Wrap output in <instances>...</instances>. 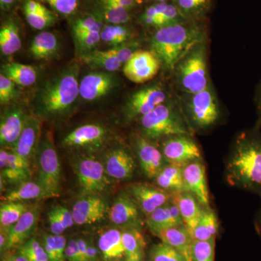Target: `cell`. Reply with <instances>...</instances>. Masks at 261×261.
<instances>
[{"instance_id":"cell-1","label":"cell","mask_w":261,"mask_h":261,"mask_svg":"<svg viewBox=\"0 0 261 261\" xmlns=\"http://www.w3.org/2000/svg\"><path fill=\"white\" fill-rule=\"evenodd\" d=\"M261 121L235 136L225 160V178L235 188L261 196Z\"/></svg>"},{"instance_id":"cell-2","label":"cell","mask_w":261,"mask_h":261,"mask_svg":"<svg viewBox=\"0 0 261 261\" xmlns=\"http://www.w3.org/2000/svg\"><path fill=\"white\" fill-rule=\"evenodd\" d=\"M208 39L207 21L187 20L154 29L149 38V50L159 58L161 70L168 75L196 43Z\"/></svg>"},{"instance_id":"cell-3","label":"cell","mask_w":261,"mask_h":261,"mask_svg":"<svg viewBox=\"0 0 261 261\" xmlns=\"http://www.w3.org/2000/svg\"><path fill=\"white\" fill-rule=\"evenodd\" d=\"M80 68L70 65L39 89L36 106L42 116L57 117L68 112L80 96L78 76Z\"/></svg>"},{"instance_id":"cell-4","label":"cell","mask_w":261,"mask_h":261,"mask_svg":"<svg viewBox=\"0 0 261 261\" xmlns=\"http://www.w3.org/2000/svg\"><path fill=\"white\" fill-rule=\"evenodd\" d=\"M177 94L182 112L194 135H205L224 123L226 111L214 84L197 93Z\"/></svg>"},{"instance_id":"cell-5","label":"cell","mask_w":261,"mask_h":261,"mask_svg":"<svg viewBox=\"0 0 261 261\" xmlns=\"http://www.w3.org/2000/svg\"><path fill=\"white\" fill-rule=\"evenodd\" d=\"M207 40L194 44L173 68L170 76L176 93H197L213 84L209 71Z\"/></svg>"},{"instance_id":"cell-6","label":"cell","mask_w":261,"mask_h":261,"mask_svg":"<svg viewBox=\"0 0 261 261\" xmlns=\"http://www.w3.org/2000/svg\"><path fill=\"white\" fill-rule=\"evenodd\" d=\"M138 123L140 134L156 143L170 136L194 135L182 112L176 92L166 102L142 117Z\"/></svg>"},{"instance_id":"cell-7","label":"cell","mask_w":261,"mask_h":261,"mask_svg":"<svg viewBox=\"0 0 261 261\" xmlns=\"http://www.w3.org/2000/svg\"><path fill=\"white\" fill-rule=\"evenodd\" d=\"M176 93L172 84L155 80L130 92L123 103V118L127 123L138 121Z\"/></svg>"},{"instance_id":"cell-8","label":"cell","mask_w":261,"mask_h":261,"mask_svg":"<svg viewBox=\"0 0 261 261\" xmlns=\"http://www.w3.org/2000/svg\"><path fill=\"white\" fill-rule=\"evenodd\" d=\"M37 154L39 170L37 181L51 197H59L61 190V164L51 132H47L42 137Z\"/></svg>"},{"instance_id":"cell-9","label":"cell","mask_w":261,"mask_h":261,"mask_svg":"<svg viewBox=\"0 0 261 261\" xmlns=\"http://www.w3.org/2000/svg\"><path fill=\"white\" fill-rule=\"evenodd\" d=\"M158 143L168 163L184 167L188 163L202 160V151L194 135L170 136Z\"/></svg>"},{"instance_id":"cell-10","label":"cell","mask_w":261,"mask_h":261,"mask_svg":"<svg viewBox=\"0 0 261 261\" xmlns=\"http://www.w3.org/2000/svg\"><path fill=\"white\" fill-rule=\"evenodd\" d=\"M73 169L84 195L98 194L111 185L104 165L90 158H81L73 162Z\"/></svg>"},{"instance_id":"cell-11","label":"cell","mask_w":261,"mask_h":261,"mask_svg":"<svg viewBox=\"0 0 261 261\" xmlns=\"http://www.w3.org/2000/svg\"><path fill=\"white\" fill-rule=\"evenodd\" d=\"M161 70L159 58L149 49H139L123 66L125 76L133 83L138 84L153 80Z\"/></svg>"},{"instance_id":"cell-12","label":"cell","mask_w":261,"mask_h":261,"mask_svg":"<svg viewBox=\"0 0 261 261\" xmlns=\"http://www.w3.org/2000/svg\"><path fill=\"white\" fill-rule=\"evenodd\" d=\"M155 143L141 134L134 137L133 144L141 169L149 179H154L168 163Z\"/></svg>"},{"instance_id":"cell-13","label":"cell","mask_w":261,"mask_h":261,"mask_svg":"<svg viewBox=\"0 0 261 261\" xmlns=\"http://www.w3.org/2000/svg\"><path fill=\"white\" fill-rule=\"evenodd\" d=\"M139 23L145 28L157 29L187 21L173 2L154 3L147 6L140 15Z\"/></svg>"},{"instance_id":"cell-14","label":"cell","mask_w":261,"mask_h":261,"mask_svg":"<svg viewBox=\"0 0 261 261\" xmlns=\"http://www.w3.org/2000/svg\"><path fill=\"white\" fill-rule=\"evenodd\" d=\"M182 173L186 191L195 196L202 207H211L206 168L202 160L193 161L184 166Z\"/></svg>"},{"instance_id":"cell-15","label":"cell","mask_w":261,"mask_h":261,"mask_svg":"<svg viewBox=\"0 0 261 261\" xmlns=\"http://www.w3.org/2000/svg\"><path fill=\"white\" fill-rule=\"evenodd\" d=\"M107 202L97 194L84 195L75 202L72 210L75 224L89 225L100 222L109 213Z\"/></svg>"},{"instance_id":"cell-16","label":"cell","mask_w":261,"mask_h":261,"mask_svg":"<svg viewBox=\"0 0 261 261\" xmlns=\"http://www.w3.org/2000/svg\"><path fill=\"white\" fill-rule=\"evenodd\" d=\"M119 84L118 78L112 73L96 71L84 76L80 83V97L92 102L109 94Z\"/></svg>"},{"instance_id":"cell-17","label":"cell","mask_w":261,"mask_h":261,"mask_svg":"<svg viewBox=\"0 0 261 261\" xmlns=\"http://www.w3.org/2000/svg\"><path fill=\"white\" fill-rule=\"evenodd\" d=\"M129 195L141 212L147 217L156 209L169 202L171 193L148 184L135 183L129 187Z\"/></svg>"},{"instance_id":"cell-18","label":"cell","mask_w":261,"mask_h":261,"mask_svg":"<svg viewBox=\"0 0 261 261\" xmlns=\"http://www.w3.org/2000/svg\"><path fill=\"white\" fill-rule=\"evenodd\" d=\"M29 115L18 106L13 105L5 110L0 122V144L3 147H12L18 141Z\"/></svg>"},{"instance_id":"cell-19","label":"cell","mask_w":261,"mask_h":261,"mask_svg":"<svg viewBox=\"0 0 261 261\" xmlns=\"http://www.w3.org/2000/svg\"><path fill=\"white\" fill-rule=\"evenodd\" d=\"M42 137V121L39 117L29 115L23 129L16 143L12 147V151L30 163L32 157L37 153Z\"/></svg>"},{"instance_id":"cell-20","label":"cell","mask_w":261,"mask_h":261,"mask_svg":"<svg viewBox=\"0 0 261 261\" xmlns=\"http://www.w3.org/2000/svg\"><path fill=\"white\" fill-rule=\"evenodd\" d=\"M140 207L132 196L122 193L117 197L108 215L111 222L117 226L140 228Z\"/></svg>"},{"instance_id":"cell-21","label":"cell","mask_w":261,"mask_h":261,"mask_svg":"<svg viewBox=\"0 0 261 261\" xmlns=\"http://www.w3.org/2000/svg\"><path fill=\"white\" fill-rule=\"evenodd\" d=\"M40 209V205L37 204L31 206L13 226L6 230L8 236V250L18 248L32 238L31 237L37 227Z\"/></svg>"},{"instance_id":"cell-22","label":"cell","mask_w":261,"mask_h":261,"mask_svg":"<svg viewBox=\"0 0 261 261\" xmlns=\"http://www.w3.org/2000/svg\"><path fill=\"white\" fill-rule=\"evenodd\" d=\"M107 136V130L99 124L89 123L75 128L63 140V145L68 147H98Z\"/></svg>"},{"instance_id":"cell-23","label":"cell","mask_w":261,"mask_h":261,"mask_svg":"<svg viewBox=\"0 0 261 261\" xmlns=\"http://www.w3.org/2000/svg\"><path fill=\"white\" fill-rule=\"evenodd\" d=\"M104 166L108 176L118 180L133 177L136 169L133 156L122 147L113 149L106 155Z\"/></svg>"},{"instance_id":"cell-24","label":"cell","mask_w":261,"mask_h":261,"mask_svg":"<svg viewBox=\"0 0 261 261\" xmlns=\"http://www.w3.org/2000/svg\"><path fill=\"white\" fill-rule=\"evenodd\" d=\"M170 200L173 202L180 211L184 225L192 234L198 224L204 208L197 198L188 191L176 192L171 193Z\"/></svg>"},{"instance_id":"cell-25","label":"cell","mask_w":261,"mask_h":261,"mask_svg":"<svg viewBox=\"0 0 261 261\" xmlns=\"http://www.w3.org/2000/svg\"><path fill=\"white\" fill-rule=\"evenodd\" d=\"M146 218L147 226L155 236L163 229L184 225L183 219L177 206L171 200Z\"/></svg>"},{"instance_id":"cell-26","label":"cell","mask_w":261,"mask_h":261,"mask_svg":"<svg viewBox=\"0 0 261 261\" xmlns=\"http://www.w3.org/2000/svg\"><path fill=\"white\" fill-rule=\"evenodd\" d=\"M156 236L177 250L185 260L193 261L194 240L185 225L166 228Z\"/></svg>"},{"instance_id":"cell-27","label":"cell","mask_w":261,"mask_h":261,"mask_svg":"<svg viewBox=\"0 0 261 261\" xmlns=\"http://www.w3.org/2000/svg\"><path fill=\"white\" fill-rule=\"evenodd\" d=\"M23 12L31 27L37 30H44L54 25L56 16L44 5L36 0H25Z\"/></svg>"},{"instance_id":"cell-28","label":"cell","mask_w":261,"mask_h":261,"mask_svg":"<svg viewBox=\"0 0 261 261\" xmlns=\"http://www.w3.org/2000/svg\"><path fill=\"white\" fill-rule=\"evenodd\" d=\"M122 242L126 261H143L146 243L140 228H125L122 231Z\"/></svg>"},{"instance_id":"cell-29","label":"cell","mask_w":261,"mask_h":261,"mask_svg":"<svg viewBox=\"0 0 261 261\" xmlns=\"http://www.w3.org/2000/svg\"><path fill=\"white\" fill-rule=\"evenodd\" d=\"M98 248L106 261L124 257L122 231L118 228H111L103 232L98 240Z\"/></svg>"},{"instance_id":"cell-30","label":"cell","mask_w":261,"mask_h":261,"mask_svg":"<svg viewBox=\"0 0 261 261\" xmlns=\"http://www.w3.org/2000/svg\"><path fill=\"white\" fill-rule=\"evenodd\" d=\"M100 37L101 42L113 47L139 39L138 33L128 24H106L103 25L101 30Z\"/></svg>"},{"instance_id":"cell-31","label":"cell","mask_w":261,"mask_h":261,"mask_svg":"<svg viewBox=\"0 0 261 261\" xmlns=\"http://www.w3.org/2000/svg\"><path fill=\"white\" fill-rule=\"evenodd\" d=\"M45 198H51V196L39 182L27 181L7 193L3 200L5 202H25Z\"/></svg>"},{"instance_id":"cell-32","label":"cell","mask_w":261,"mask_h":261,"mask_svg":"<svg viewBox=\"0 0 261 261\" xmlns=\"http://www.w3.org/2000/svg\"><path fill=\"white\" fill-rule=\"evenodd\" d=\"M182 168L176 165L167 163L154 178L156 186L169 193L186 191Z\"/></svg>"},{"instance_id":"cell-33","label":"cell","mask_w":261,"mask_h":261,"mask_svg":"<svg viewBox=\"0 0 261 261\" xmlns=\"http://www.w3.org/2000/svg\"><path fill=\"white\" fill-rule=\"evenodd\" d=\"M58 49L59 42L56 34L42 32L34 38L29 51L35 59L46 60L56 56Z\"/></svg>"},{"instance_id":"cell-34","label":"cell","mask_w":261,"mask_h":261,"mask_svg":"<svg viewBox=\"0 0 261 261\" xmlns=\"http://www.w3.org/2000/svg\"><path fill=\"white\" fill-rule=\"evenodd\" d=\"M1 74L21 87L32 86L37 80V70L34 66L15 62L2 65Z\"/></svg>"},{"instance_id":"cell-35","label":"cell","mask_w":261,"mask_h":261,"mask_svg":"<svg viewBox=\"0 0 261 261\" xmlns=\"http://www.w3.org/2000/svg\"><path fill=\"white\" fill-rule=\"evenodd\" d=\"M173 3L185 18L193 21H207L213 8V0H173Z\"/></svg>"},{"instance_id":"cell-36","label":"cell","mask_w":261,"mask_h":261,"mask_svg":"<svg viewBox=\"0 0 261 261\" xmlns=\"http://www.w3.org/2000/svg\"><path fill=\"white\" fill-rule=\"evenodd\" d=\"M99 15L108 24L124 25L132 20L130 10L122 6L117 0H96Z\"/></svg>"},{"instance_id":"cell-37","label":"cell","mask_w":261,"mask_h":261,"mask_svg":"<svg viewBox=\"0 0 261 261\" xmlns=\"http://www.w3.org/2000/svg\"><path fill=\"white\" fill-rule=\"evenodd\" d=\"M22 40L18 25L14 20H8L0 29V50L5 56H10L20 50Z\"/></svg>"},{"instance_id":"cell-38","label":"cell","mask_w":261,"mask_h":261,"mask_svg":"<svg viewBox=\"0 0 261 261\" xmlns=\"http://www.w3.org/2000/svg\"><path fill=\"white\" fill-rule=\"evenodd\" d=\"M219 228L217 215L211 207H205L200 221L192 231V239L194 241H207L216 238Z\"/></svg>"},{"instance_id":"cell-39","label":"cell","mask_w":261,"mask_h":261,"mask_svg":"<svg viewBox=\"0 0 261 261\" xmlns=\"http://www.w3.org/2000/svg\"><path fill=\"white\" fill-rule=\"evenodd\" d=\"M81 61L94 69L113 73L120 69L123 65L108 49L104 51L94 50L80 57Z\"/></svg>"},{"instance_id":"cell-40","label":"cell","mask_w":261,"mask_h":261,"mask_svg":"<svg viewBox=\"0 0 261 261\" xmlns=\"http://www.w3.org/2000/svg\"><path fill=\"white\" fill-rule=\"evenodd\" d=\"M30 205L24 202H5L0 207V226L3 229H9L20 219Z\"/></svg>"},{"instance_id":"cell-41","label":"cell","mask_w":261,"mask_h":261,"mask_svg":"<svg viewBox=\"0 0 261 261\" xmlns=\"http://www.w3.org/2000/svg\"><path fill=\"white\" fill-rule=\"evenodd\" d=\"M42 245L47 252L49 261H65L66 239L63 234H44Z\"/></svg>"},{"instance_id":"cell-42","label":"cell","mask_w":261,"mask_h":261,"mask_svg":"<svg viewBox=\"0 0 261 261\" xmlns=\"http://www.w3.org/2000/svg\"><path fill=\"white\" fill-rule=\"evenodd\" d=\"M101 30L89 31L73 36L75 50L80 58L96 50V47L101 42Z\"/></svg>"},{"instance_id":"cell-43","label":"cell","mask_w":261,"mask_h":261,"mask_svg":"<svg viewBox=\"0 0 261 261\" xmlns=\"http://www.w3.org/2000/svg\"><path fill=\"white\" fill-rule=\"evenodd\" d=\"M149 256L150 261H186L177 250L163 242L152 245Z\"/></svg>"},{"instance_id":"cell-44","label":"cell","mask_w":261,"mask_h":261,"mask_svg":"<svg viewBox=\"0 0 261 261\" xmlns=\"http://www.w3.org/2000/svg\"><path fill=\"white\" fill-rule=\"evenodd\" d=\"M17 249L18 252L27 257L29 261H49L42 244L35 238L29 239Z\"/></svg>"},{"instance_id":"cell-45","label":"cell","mask_w":261,"mask_h":261,"mask_svg":"<svg viewBox=\"0 0 261 261\" xmlns=\"http://www.w3.org/2000/svg\"><path fill=\"white\" fill-rule=\"evenodd\" d=\"M102 16L99 14H90L75 20L72 24L73 36L92 30L102 29Z\"/></svg>"},{"instance_id":"cell-46","label":"cell","mask_w":261,"mask_h":261,"mask_svg":"<svg viewBox=\"0 0 261 261\" xmlns=\"http://www.w3.org/2000/svg\"><path fill=\"white\" fill-rule=\"evenodd\" d=\"M216 238L207 241H194L193 261H214Z\"/></svg>"},{"instance_id":"cell-47","label":"cell","mask_w":261,"mask_h":261,"mask_svg":"<svg viewBox=\"0 0 261 261\" xmlns=\"http://www.w3.org/2000/svg\"><path fill=\"white\" fill-rule=\"evenodd\" d=\"M31 173V170L14 166H6L1 169V176L10 183L15 185H20L29 181Z\"/></svg>"},{"instance_id":"cell-48","label":"cell","mask_w":261,"mask_h":261,"mask_svg":"<svg viewBox=\"0 0 261 261\" xmlns=\"http://www.w3.org/2000/svg\"><path fill=\"white\" fill-rule=\"evenodd\" d=\"M141 45H142V43H141L140 39H137L135 40L121 44V45L111 48L108 50L116 56L121 62L122 64L124 65L130 59V57L133 56L134 53L140 49Z\"/></svg>"},{"instance_id":"cell-49","label":"cell","mask_w":261,"mask_h":261,"mask_svg":"<svg viewBox=\"0 0 261 261\" xmlns=\"http://www.w3.org/2000/svg\"><path fill=\"white\" fill-rule=\"evenodd\" d=\"M16 86L13 81L0 74V103L2 106L9 104L18 96Z\"/></svg>"},{"instance_id":"cell-50","label":"cell","mask_w":261,"mask_h":261,"mask_svg":"<svg viewBox=\"0 0 261 261\" xmlns=\"http://www.w3.org/2000/svg\"><path fill=\"white\" fill-rule=\"evenodd\" d=\"M60 14L68 15L74 13L78 0H44Z\"/></svg>"},{"instance_id":"cell-51","label":"cell","mask_w":261,"mask_h":261,"mask_svg":"<svg viewBox=\"0 0 261 261\" xmlns=\"http://www.w3.org/2000/svg\"><path fill=\"white\" fill-rule=\"evenodd\" d=\"M53 208L54 209L57 216L61 221L62 224L64 226L65 229L72 227L75 224L74 219H73L72 212H70L64 206L57 205L55 206Z\"/></svg>"},{"instance_id":"cell-52","label":"cell","mask_w":261,"mask_h":261,"mask_svg":"<svg viewBox=\"0 0 261 261\" xmlns=\"http://www.w3.org/2000/svg\"><path fill=\"white\" fill-rule=\"evenodd\" d=\"M47 221L49 225V229L53 234H63L65 231L64 226H63L61 221L55 212L54 209L51 208L47 214Z\"/></svg>"},{"instance_id":"cell-53","label":"cell","mask_w":261,"mask_h":261,"mask_svg":"<svg viewBox=\"0 0 261 261\" xmlns=\"http://www.w3.org/2000/svg\"><path fill=\"white\" fill-rule=\"evenodd\" d=\"M65 256L68 261H81L78 240H70L68 242L65 248Z\"/></svg>"},{"instance_id":"cell-54","label":"cell","mask_w":261,"mask_h":261,"mask_svg":"<svg viewBox=\"0 0 261 261\" xmlns=\"http://www.w3.org/2000/svg\"><path fill=\"white\" fill-rule=\"evenodd\" d=\"M99 248H97L92 243H87V261H99Z\"/></svg>"},{"instance_id":"cell-55","label":"cell","mask_w":261,"mask_h":261,"mask_svg":"<svg viewBox=\"0 0 261 261\" xmlns=\"http://www.w3.org/2000/svg\"><path fill=\"white\" fill-rule=\"evenodd\" d=\"M254 102H255V107H256L257 121H261V80L257 84L256 89H255Z\"/></svg>"},{"instance_id":"cell-56","label":"cell","mask_w":261,"mask_h":261,"mask_svg":"<svg viewBox=\"0 0 261 261\" xmlns=\"http://www.w3.org/2000/svg\"><path fill=\"white\" fill-rule=\"evenodd\" d=\"M118 3L127 10L132 11L142 3V0H117Z\"/></svg>"},{"instance_id":"cell-57","label":"cell","mask_w":261,"mask_h":261,"mask_svg":"<svg viewBox=\"0 0 261 261\" xmlns=\"http://www.w3.org/2000/svg\"><path fill=\"white\" fill-rule=\"evenodd\" d=\"M8 236L6 230L1 228V233H0V250L1 253L8 250Z\"/></svg>"},{"instance_id":"cell-58","label":"cell","mask_w":261,"mask_h":261,"mask_svg":"<svg viewBox=\"0 0 261 261\" xmlns=\"http://www.w3.org/2000/svg\"><path fill=\"white\" fill-rule=\"evenodd\" d=\"M79 247H80L81 261H87V243L84 239H78Z\"/></svg>"},{"instance_id":"cell-59","label":"cell","mask_w":261,"mask_h":261,"mask_svg":"<svg viewBox=\"0 0 261 261\" xmlns=\"http://www.w3.org/2000/svg\"><path fill=\"white\" fill-rule=\"evenodd\" d=\"M8 255L11 261H29L27 257L18 250L16 252H8Z\"/></svg>"},{"instance_id":"cell-60","label":"cell","mask_w":261,"mask_h":261,"mask_svg":"<svg viewBox=\"0 0 261 261\" xmlns=\"http://www.w3.org/2000/svg\"><path fill=\"white\" fill-rule=\"evenodd\" d=\"M16 0H0V7L4 11H8L13 8Z\"/></svg>"},{"instance_id":"cell-61","label":"cell","mask_w":261,"mask_h":261,"mask_svg":"<svg viewBox=\"0 0 261 261\" xmlns=\"http://www.w3.org/2000/svg\"><path fill=\"white\" fill-rule=\"evenodd\" d=\"M255 226L257 233H258V234L260 235L261 238V207L259 209V211H257L256 216H255Z\"/></svg>"},{"instance_id":"cell-62","label":"cell","mask_w":261,"mask_h":261,"mask_svg":"<svg viewBox=\"0 0 261 261\" xmlns=\"http://www.w3.org/2000/svg\"><path fill=\"white\" fill-rule=\"evenodd\" d=\"M154 3H168V2H173V0H152Z\"/></svg>"},{"instance_id":"cell-63","label":"cell","mask_w":261,"mask_h":261,"mask_svg":"<svg viewBox=\"0 0 261 261\" xmlns=\"http://www.w3.org/2000/svg\"><path fill=\"white\" fill-rule=\"evenodd\" d=\"M3 261H11V260H10V257L8 256V254H7L6 255H5L4 258H3Z\"/></svg>"},{"instance_id":"cell-64","label":"cell","mask_w":261,"mask_h":261,"mask_svg":"<svg viewBox=\"0 0 261 261\" xmlns=\"http://www.w3.org/2000/svg\"><path fill=\"white\" fill-rule=\"evenodd\" d=\"M109 261H123V260H121V259H116V260H109Z\"/></svg>"}]
</instances>
